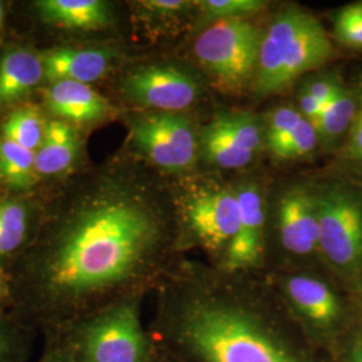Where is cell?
I'll return each mask as SVG.
<instances>
[{"mask_svg": "<svg viewBox=\"0 0 362 362\" xmlns=\"http://www.w3.org/2000/svg\"><path fill=\"white\" fill-rule=\"evenodd\" d=\"M320 227V252L345 274L362 270V188L345 180L311 184Z\"/></svg>", "mask_w": 362, "mask_h": 362, "instance_id": "obj_7", "label": "cell"}, {"mask_svg": "<svg viewBox=\"0 0 362 362\" xmlns=\"http://www.w3.org/2000/svg\"><path fill=\"white\" fill-rule=\"evenodd\" d=\"M357 115L353 121L346 140L344 141L341 160L358 173H362V77L356 89Z\"/></svg>", "mask_w": 362, "mask_h": 362, "instance_id": "obj_29", "label": "cell"}, {"mask_svg": "<svg viewBox=\"0 0 362 362\" xmlns=\"http://www.w3.org/2000/svg\"><path fill=\"white\" fill-rule=\"evenodd\" d=\"M39 362H70L58 338L52 334L45 336V350Z\"/></svg>", "mask_w": 362, "mask_h": 362, "instance_id": "obj_32", "label": "cell"}, {"mask_svg": "<svg viewBox=\"0 0 362 362\" xmlns=\"http://www.w3.org/2000/svg\"><path fill=\"white\" fill-rule=\"evenodd\" d=\"M45 103L54 118L70 124H95L115 116L116 109L90 85L73 81L52 82Z\"/></svg>", "mask_w": 362, "mask_h": 362, "instance_id": "obj_13", "label": "cell"}, {"mask_svg": "<svg viewBox=\"0 0 362 362\" xmlns=\"http://www.w3.org/2000/svg\"><path fill=\"white\" fill-rule=\"evenodd\" d=\"M356 115V90H350L345 85H341L334 97L325 105L321 116L315 122L320 136V143L326 148H333L338 144L345 141Z\"/></svg>", "mask_w": 362, "mask_h": 362, "instance_id": "obj_21", "label": "cell"}, {"mask_svg": "<svg viewBox=\"0 0 362 362\" xmlns=\"http://www.w3.org/2000/svg\"><path fill=\"white\" fill-rule=\"evenodd\" d=\"M10 305V287H8V275L0 270V308L8 310Z\"/></svg>", "mask_w": 362, "mask_h": 362, "instance_id": "obj_33", "label": "cell"}, {"mask_svg": "<svg viewBox=\"0 0 362 362\" xmlns=\"http://www.w3.org/2000/svg\"><path fill=\"white\" fill-rule=\"evenodd\" d=\"M152 362H158V360L155 357V354H153V357H152Z\"/></svg>", "mask_w": 362, "mask_h": 362, "instance_id": "obj_36", "label": "cell"}, {"mask_svg": "<svg viewBox=\"0 0 362 362\" xmlns=\"http://www.w3.org/2000/svg\"><path fill=\"white\" fill-rule=\"evenodd\" d=\"M284 288L291 305L313 324L326 326L339 317V300L324 281L308 274H297L286 279Z\"/></svg>", "mask_w": 362, "mask_h": 362, "instance_id": "obj_18", "label": "cell"}, {"mask_svg": "<svg viewBox=\"0 0 362 362\" xmlns=\"http://www.w3.org/2000/svg\"><path fill=\"white\" fill-rule=\"evenodd\" d=\"M305 119L297 106L279 105L276 106L264 125V146L269 149L274 145L284 141L299 124Z\"/></svg>", "mask_w": 362, "mask_h": 362, "instance_id": "obj_28", "label": "cell"}, {"mask_svg": "<svg viewBox=\"0 0 362 362\" xmlns=\"http://www.w3.org/2000/svg\"><path fill=\"white\" fill-rule=\"evenodd\" d=\"M139 297L119 299L47 334L58 338L70 362H152Z\"/></svg>", "mask_w": 362, "mask_h": 362, "instance_id": "obj_4", "label": "cell"}, {"mask_svg": "<svg viewBox=\"0 0 362 362\" xmlns=\"http://www.w3.org/2000/svg\"><path fill=\"white\" fill-rule=\"evenodd\" d=\"M333 57L334 47L320 21L298 6H288L263 31L251 91L258 98L284 93Z\"/></svg>", "mask_w": 362, "mask_h": 362, "instance_id": "obj_3", "label": "cell"}, {"mask_svg": "<svg viewBox=\"0 0 362 362\" xmlns=\"http://www.w3.org/2000/svg\"><path fill=\"white\" fill-rule=\"evenodd\" d=\"M318 144L320 136L317 127L305 118L284 141L269 148V152L278 161H293L313 153Z\"/></svg>", "mask_w": 362, "mask_h": 362, "instance_id": "obj_26", "label": "cell"}, {"mask_svg": "<svg viewBox=\"0 0 362 362\" xmlns=\"http://www.w3.org/2000/svg\"><path fill=\"white\" fill-rule=\"evenodd\" d=\"M141 160L77 175L40 212L31 245L8 270V311L43 336L139 296L177 227L172 189Z\"/></svg>", "mask_w": 362, "mask_h": 362, "instance_id": "obj_1", "label": "cell"}, {"mask_svg": "<svg viewBox=\"0 0 362 362\" xmlns=\"http://www.w3.org/2000/svg\"><path fill=\"white\" fill-rule=\"evenodd\" d=\"M263 0H199L196 1L192 31L200 33L221 21L250 19L267 7Z\"/></svg>", "mask_w": 362, "mask_h": 362, "instance_id": "obj_23", "label": "cell"}, {"mask_svg": "<svg viewBox=\"0 0 362 362\" xmlns=\"http://www.w3.org/2000/svg\"><path fill=\"white\" fill-rule=\"evenodd\" d=\"M333 38L346 47L362 52V1L348 4L334 13Z\"/></svg>", "mask_w": 362, "mask_h": 362, "instance_id": "obj_27", "label": "cell"}, {"mask_svg": "<svg viewBox=\"0 0 362 362\" xmlns=\"http://www.w3.org/2000/svg\"><path fill=\"white\" fill-rule=\"evenodd\" d=\"M3 22H4V6L0 1V34H1V30H3Z\"/></svg>", "mask_w": 362, "mask_h": 362, "instance_id": "obj_35", "label": "cell"}, {"mask_svg": "<svg viewBox=\"0 0 362 362\" xmlns=\"http://www.w3.org/2000/svg\"><path fill=\"white\" fill-rule=\"evenodd\" d=\"M200 156L209 165L224 170L246 168L255 160L235 141L231 132L226 127L220 113L199 130Z\"/></svg>", "mask_w": 362, "mask_h": 362, "instance_id": "obj_20", "label": "cell"}, {"mask_svg": "<svg viewBox=\"0 0 362 362\" xmlns=\"http://www.w3.org/2000/svg\"><path fill=\"white\" fill-rule=\"evenodd\" d=\"M196 1L191 0H141L134 3V16L145 33L152 37H175L194 25Z\"/></svg>", "mask_w": 362, "mask_h": 362, "instance_id": "obj_19", "label": "cell"}, {"mask_svg": "<svg viewBox=\"0 0 362 362\" xmlns=\"http://www.w3.org/2000/svg\"><path fill=\"white\" fill-rule=\"evenodd\" d=\"M40 212L21 199L0 200V270L8 272L31 245Z\"/></svg>", "mask_w": 362, "mask_h": 362, "instance_id": "obj_15", "label": "cell"}, {"mask_svg": "<svg viewBox=\"0 0 362 362\" xmlns=\"http://www.w3.org/2000/svg\"><path fill=\"white\" fill-rule=\"evenodd\" d=\"M47 121L43 119L38 107L34 105L18 106L7 117L1 127L4 139L18 144L28 151L37 152L43 141Z\"/></svg>", "mask_w": 362, "mask_h": 362, "instance_id": "obj_24", "label": "cell"}, {"mask_svg": "<svg viewBox=\"0 0 362 362\" xmlns=\"http://www.w3.org/2000/svg\"><path fill=\"white\" fill-rule=\"evenodd\" d=\"M82 140L77 128L64 119L47 121L46 133L35 152L39 177H58L70 172L81 156Z\"/></svg>", "mask_w": 362, "mask_h": 362, "instance_id": "obj_17", "label": "cell"}, {"mask_svg": "<svg viewBox=\"0 0 362 362\" xmlns=\"http://www.w3.org/2000/svg\"><path fill=\"white\" fill-rule=\"evenodd\" d=\"M349 362H362V338L351 350Z\"/></svg>", "mask_w": 362, "mask_h": 362, "instance_id": "obj_34", "label": "cell"}, {"mask_svg": "<svg viewBox=\"0 0 362 362\" xmlns=\"http://www.w3.org/2000/svg\"><path fill=\"white\" fill-rule=\"evenodd\" d=\"M118 93L140 110L184 113L203 94L191 69L173 62H145L129 67L118 81Z\"/></svg>", "mask_w": 362, "mask_h": 362, "instance_id": "obj_9", "label": "cell"}, {"mask_svg": "<svg viewBox=\"0 0 362 362\" xmlns=\"http://www.w3.org/2000/svg\"><path fill=\"white\" fill-rule=\"evenodd\" d=\"M342 85V82L330 74H322L318 77L310 78L303 88L310 93L311 95L322 105L327 104L336 94L338 88Z\"/></svg>", "mask_w": 362, "mask_h": 362, "instance_id": "obj_30", "label": "cell"}, {"mask_svg": "<svg viewBox=\"0 0 362 362\" xmlns=\"http://www.w3.org/2000/svg\"><path fill=\"white\" fill-rule=\"evenodd\" d=\"M169 327L206 362H298L251 311L226 298L188 296L169 314Z\"/></svg>", "mask_w": 362, "mask_h": 362, "instance_id": "obj_2", "label": "cell"}, {"mask_svg": "<svg viewBox=\"0 0 362 362\" xmlns=\"http://www.w3.org/2000/svg\"><path fill=\"white\" fill-rule=\"evenodd\" d=\"M262 35L263 30L250 19L214 23L197 33L194 39L196 64L223 93L239 94L251 89Z\"/></svg>", "mask_w": 362, "mask_h": 362, "instance_id": "obj_5", "label": "cell"}, {"mask_svg": "<svg viewBox=\"0 0 362 362\" xmlns=\"http://www.w3.org/2000/svg\"><path fill=\"white\" fill-rule=\"evenodd\" d=\"M274 215L279 242L288 254L309 257L320 251V227L311 184L287 185L275 199Z\"/></svg>", "mask_w": 362, "mask_h": 362, "instance_id": "obj_11", "label": "cell"}, {"mask_svg": "<svg viewBox=\"0 0 362 362\" xmlns=\"http://www.w3.org/2000/svg\"><path fill=\"white\" fill-rule=\"evenodd\" d=\"M239 224L233 243L224 254L226 272H236L257 267L264 252L266 196L260 181L245 177L233 184Z\"/></svg>", "mask_w": 362, "mask_h": 362, "instance_id": "obj_10", "label": "cell"}, {"mask_svg": "<svg viewBox=\"0 0 362 362\" xmlns=\"http://www.w3.org/2000/svg\"><path fill=\"white\" fill-rule=\"evenodd\" d=\"M34 332L0 308V362H26L30 357Z\"/></svg>", "mask_w": 362, "mask_h": 362, "instance_id": "obj_25", "label": "cell"}, {"mask_svg": "<svg viewBox=\"0 0 362 362\" xmlns=\"http://www.w3.org/2000/svg\"><path fill=\"white\" fill-rule=\"evenodd\" d=\"M298 109L302 116L315 125L324 110V106L302 86L300 90L298 91Z\"/></svg>", "mask_w": 362, "mask_h": 362, "instance_id": "obj_31", "label": "cell"}, {"mask_svg": "<svg viewBox=\"0 0 362 362\" xmlns=\"http://www.w3.org/2000/svg\"><path fill=\"white\" fill-rule=\"evenodd\" d=\"M177 226L212 252H227L239 224L233 184L214 177L182 176L172 189Z\"/></svg>", "mask_w": 362, "mask_h": 362, "instance_id": "obj_6", "label": "cell"}, {"mask_svg": "<svg viewBox=\"0 0 362 362\" xmlns=\"http://www.w3.org/2000/svg\"><path fill=\"white\" fill-rule=\"evenodd\" d=\"M34 8L42 22L67 31H101L115 21L113 6L104 0H38Z\"/></svg>", "mask_w": 362, "mask_h": 362, "instance_id": "obj_14", "label": "cell"}, {"mask_svg": "<svg viewBox=\"0 0 362 362\" xmlns=\"http://www.w3.org/2000/svg\"><path fill=\"white\" fill-rule=\"evenodd\" d=\"M130 149L148 167L187 176L200 157L199 132L184 113L140 110L125 119Z\"/></svg>", "mask_w": 362, "mask_h": 362, "instance_id": "obj_8", "label": "cell"}, {"mask_svg": "<svg viewBox=\"0 0 362 362\" xmlns=\"http://www.w3.org/2000/svg\"><path fill=\"white\" fill-rule=\"evenodd\" d=\"M0 177L13 189H27L35 185L39 180L35 152L1 137Z\"/></svg>", "mask_w": 362, "mask_h": 362, "instance_id": "obj_22", "label": "cell"}, {"mask_svg": "<svg viewBox=\"0 0 362 362\" xmlns=\"http://www.w3.org/2000/svg\"><path fill=\"white\" fill-rule=\"evenodd\" d=\"M119 58L118 50L106 46H61L42 52L46 79L50 83L73 81L90 85L106 77Z\"/></svg>", "mask_w": 362, "mask_h": 362, "instance_id": "obj_12", "label": "cell"}, {"mask_svg": "<svg viewBox=\"0 0 362 362\" xmlns=\"http://www.w3.org/2000/svg\"><path fill=\"white\" fill-rule=\"evenodd\" d=\"M46 79L42 54L13 47L0 59V107L11 106L38 88Z\"/></svg>", "mask_w": 362, "mask_h": 362, "instance_id": "obj_16", "label": "cell"}]
</instances>
